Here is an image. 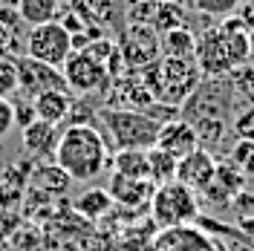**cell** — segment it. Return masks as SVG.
Returning a JSON list of instances; mask_svg holds the SVG:
<instances>
[{
  "mask_svg": "<svg viewBox=\"0 0 254 251\" xmlns=\"http://www.w3.org/2000/svg\"><path fill=\"white\" fill-rule=\"evenodd\" d=\"M35 119H38V116H35L32 101H29V104H17V107H15V125H20V130H23V127H29Z\"/></svg>",
  "mask_w": 254,
  "mask_h": 251,
  "instance_id": "obj_30",
  "label": "cell"
},
{
  "mask_svg": "<svg viewBox=\"0 0 254 251\" xmlns=\"http://www.w3.org/2000/svg\"><path fill=\"white\" fill-rule=\"evenodd\" d=\"M69 52H72V35L61 26V20L32 26L26 35V55L35 61H44L61 69L64 61L69 58Z\"/></svg>",
  "mask_w": 254,
  "mask_h": 251,
  "instance_id": "obj_8",
  "label": "cell"
},
{
  "mask_svg": "<svg viewBox=\"0 0 254 251\" xmlns=\"http://www.w3.org/2000/svg\"><path fill=\"white\" fill-rule=\"evenodd\" d=\"M249 61H254V29H249Z\"/></svg>",
  "mask_w": 254,
  "mask_h": 251,
  "instance_id": "obj_32",
  "label": "cell"
},
{
  "mask_svg": "<svg viewBox=\"0 0 254 251\" xmlns=\"http://www.w3.org/2000/svg\"><path fill=\"white\" fill-rule=\"evenodd\" d=\"M110 165L113 173L133 176V179H147V150H116Z\"/></svg>",
  "mask_w": 254,
  "mask_h": 251,
  "instance_id": "obj_23",
  "label": "cell"
},
{
  "mask_svg": "<svg viewBox=\"0 0 254 251\" xmlns=\"http://www.w3.org/2000/svg\"><path fill=\"white\" fill-rule=\"evenodd\" d=\"M61 72H64V81H66V90L75 95H93L110 87L107 66L98 58H93L90 52H84V49H72L69 52Z\"/></svg>",
  "mask_w": 254,
  "mask_h": 251,
  "instance_id": "obj_7",
  "label": "cell"
},
{
  "mask_svg": "<svg viewBox=\"0 0 254 251\" xmlns=\"http://www.w3.org/2000/svg\"><path fill=\"white\" fill-rule=\"evenodd\" d=\"M217 162H220V159L214 156L211 150L196 147V150H190L188 156L179 159L176 179H179L182 185H188L190 190H196V193H199V190L214 179V173H217Z\"/></svg>",
  "mask_w": 254,
  "mask_h": 251,
  "instance_id": "obj_13",
  "label": "cell"
},
{
  "mask_svg": "<svg viewBox=\"0 0 254 251\" xmlns=\"http://www.w3.org/2000/svg\"><path fill=\"white\" fill-rule=\"evenodd\" d=\"M119 52L130 69H144L162 58L159 32L150 23H125L119 35Z\"/></svg>",
  "mask_w": 254,
  "mask_h": 251,
  "instance_id": "obj_9",
  "label": "cell"
},
{
  "mask_svg": "<svg viewBox=\"0 0 254 251\" xmlns=\"http://www.w3.org/2000/svg\"><path fill=\"white\" fill-rule=\"evenodd\" d=\"M32 107H35V116H38L41 122L61 125L64 119H69L72 98H69V90H47V93H41V95L32 98Z\"/></svg>",
  "mask_w": 254,
  "mask_h": 251,
  "instance_id": "obj_15",
  "label": "cell"
},
{
  "mask_svg": "<svg viewBox=\"0 0 254 251\" xmlns=\"http://www.w3.org/2000/svg\"><path fill=\"white\" fill-rule=\"evenodd\" d=\"M17 66V93L35 95L47 93V90H66V81H64V72L58 66H49L44 61H35L29 55H23V58H17L15 61Z\"/></svg>",
  "mask_w": 254,
  "mask_h": 251,
  "instance_id": "obj_10",
  "label": "cell"
},
{
  "mask_svg": "<svg viewBox=\"0 0 254 251\" xmlns=\"http://www.w3.org/2000/svg\"><path fill=\"white\" fill-rule=\"evenodd\" d=\"M17 15L29 26H41L49 20H58L61 0H17Z\"/></svg>",
  "mask_w": 254,
  "mask_h": 251,
  "instance_id": "obj_17",
  "label": "cell"
},
{
  "mask_svg": "<svg viewBox=\"0 0 254 251\" xmlns=\"http://www.w3.org/2000/svg\"><path fill=\"white\" fill-rule=\"evenodd\" d=\"M243 3H246V6H254V0H243Z\"/></svg>",
  "mask_w": 254,
  "mask_h": 251,
  "instance_id": "obj_33",
  "label": "cell"
},
{
  "mask_svg": "<svg viewBox=\"0 0 254 251\" xmlns=\"http://www.w3.org/2000/svg\"><path fill=\"white\" fill-rule=\"evenodd\" d=\"M147 208H150V220H153L156 228L193 225L199 220V196H196V190L182 185L179 179L156 185Z\"/></svg>",
  "mask_w": 254,
  "mask_h": 251,
  "instance_id": "obj_6",
  "label": "cell"
},
{
  "mask_svg": "<svg viewBox=\"0 0 254 251\" xmlns=\"http://www.w3.org/2000/svg\"><path fill=\"white\" fill-rule=\"evenodd\" d=\"M136 72L142 75L147 90L156 95V101L171 104V107H179L199 87V81L205 78L193 58H159L156 63L136 69Z\"/></svg>",
  "mask_w": 254,
  "mask_h": 251,
  "instance_id": "obj_3",
  "label": "cell"
},
{
  "mask_svg": "<svg viewBox=\"0 0 254 251\" xmlns=\"http://www.w3.org/2000/svg\"><path fill=\"white\" fill-rule=\"evenodd\" d=\"M58 139H61L58 125H49V122L35 119L29 127H23V147L29 150L32 156H49V153H55Z\"/></svg>",
  "mask_w": 254,
  "mask_h": 251,
  "instance_id": "obj_16",
  "label": "cell"
},
{
  "mask_svg": "<svg viewBox=\"0 0 254 251\" xmlns=\"http://www.w3.org/2000/svg\"><path fill=\"white\" fill-rule=\"evenodd\" d=\"M228 159H231V162H234L240 171L249 176V179H254V141L234 139L231 150H228Z\"/></svg>",
  "mask_w": 254,
  "mask_h": 251,
  "instance_id": "obj_25",
  "label": "cell"
},
{
  "mask_svg": "<svg viewBox=\"0 0 254 251\" xmlns=\"http://www.w3.org/2000/svg\"><path fill=\"white\" fill-rule=\"evenodd\" d=\"M156 147L171 153L174 159L188 156L190 150L199 147V139H196V130L185 122V119H171L159 127V136H156Z\"/></svg>",
  "mask_w": 254,
  "mask_h": 251,
  "instance_id": "obj_14",
  "label": "cell"
},
{
  "mask_svg": "<svg viewBox=\"0 0 254 251\" xmlns=\"http://www.w3.org/2000/svg\"><path fill=\"white\" fill-rule=\"evenodd\" d=\"M231 133L234 139H246V141H254V104H243L234 119H231Z\"/></svg>",
  "mask_w": 254,
  "mask_h": 251,
  "instance_id": "obj_27",
  "label": "cell"
},
{
  "mask_svg": "<svg viewBox=\"0 0 254 251\" xmlns=\"http://www.w3.org/2000/svg\"><path fill=\"white\" fill-rule=\"evenodd\" d=\"M159 49H162V58H193V49H196V35L185 26V29H174L159 35Z\"/></svg>",
  "mask_w": 254,
  "mask_h": 251,
  "instance_id": "obj_18",
  "label": "cell"
},
{
  "mask_svg": "<svg viewBox=\"0 0 254 251\" xmlns=\"http://www.w3.org/2000/svg\"><path fill=\"white\" fill-rule=\"evenodd\" d=\"M188 9L179 3V0H165L156 6V15H153V29L159 35L165 32H174V29H185L188 26Z\"/></svg>",
  "mask_w": 254,
  "mask_h": 251,
  "instance_id": "obj_19",
  "label": "cell"
},
{
  "mask_svg": "<svg viewBox=\"0 0 254 251\" xmlns=\"http://www.w3.org/2000/svg\"><path fill=\"white\" fill-rule=\"evenodd\" d=\"M153 251H220L214 237L202 231V225H176V228H159L153 240Z\"/></svg>",
  "mask_w": 254,
  "mask_h": 251,
  "instance_id": "obj_11",
  "label": "cell"
},
{
  "mask_svg": "<svg viewBox=\"0 0 254 251\" xmlns=\"http://www.w3.org/2000/svg\"><path fill=\"white\" fill-rule=\"evenodd\" d=\"M228 78H231V84H234V93H237L240 107H243V104H254V61L243 63V66H237V69H231Z\"/></svg>",
  "mask_w": 254,
  "mask_h": 251,
  "instance_id": "obj_24",
  "label": "cell"
},
{
  "mask_svg": "<svg viewBox=\"0 0 254 251\" xmlns=\"http://www.w3.org/2000/svg\"><path fill=\"white\" fill-rule=\"evenodd\" d=\"M176 168H179V159H174L171 153L150 147L147 150V179L153 185H165V182H174L176 179Z\"/></svg>",
  "mask_w": 254,
  "mask_h": 251,
  "instance_id": "obj_21",
  "label": "cell"
},
{
  "mask_svg": "<svg viewBox=\"0 0 254 251\" xmlns=\"http://www.w3.org/2000/svg\"><path fill=\"white\" fill-rule=\"evenodd\" d=\"M237 110H240V101L231 78L228 75H214V78H202L199 87L179 104V119H185L188 125L205 122V119L231 122Z\"/></svg>",
  "mask_w": 254,
  "mask_h": 251,
  "instance_id": "obj_5",
  "label": "cell"
},
{
  "mask_svg": "<svg viewBox=\"0 0 254 251\" xmlns=\"http://www.w3.org/2000/svg\"><path fill=\"white\" fill-rule=\"evenodd\" d=\"M15 127V104L9 98H0V139H6Z\"/></svg>",
  "mask_w": 254,
  "mask_h": 251,
  "instance_id": "obj_29",
  "label": "cell"
},
{
  "mask_svg": "<svg viewBox=\"0 0 254 251\" xmlns=\"http://www.w3.org/2000/svg\"><path fill=\"white\" fill-rule=\"evenodd\" d=\"M17 93V66L12 58L0 55V98H9Z\"/></svg>",
  "mask_w": 254,
  "mask_h": 251,
  "instance_id": "obj_28",
  "label": "cell"
},
{
  "mask_svg": "<svg viewBox=\"0 0 254 251\" xmlns=\"http://www.w3.org/2000/svg\"><path fill=\"white\" fill-rule=\"evenodd\" d=\"M32 185L41 188V190H47V193H52V196H61V193L69 190L72 179H69L66 171L58 168V165H41V168H35V173H32Z\"/></svg>",
  "mask_w": 254,
  "mask_h": 251,
  "instance_id": "obj_20",
  "label": "cell"
},
{
  "mask_svg": "<svg viewBox=\"0 0 254 251\" xmlns=\"http://www.w3.org/2000/svg\"><path fill=\"white\" fill-rule=\"evenodd\" d=\"M159 3H165V0H159Z\"/></svg>",
  "mask_w": 254,
  "mask_h": 251,
  "instance_id": "obj_34",
  "label": "cell"
},
{
  "mask_svg": "<svg viewBox=\"0 0 254 251\" xmlns=\"http://www.w3.org/2000/svg\"><path fill=\"white\" fill-rule=\"evenodd\" d=\"M98 122L107 133V141H113L116 150H150L156 147L159 122L150 119L142 110H127V107H101L95 113Z\"/></svg>",
  "mask_w": 254,
  "mask_h": 251,
  "instance_id": "obj_4",
  "label": "cell"
},
{
  "mask_svg": "<svg viewBox=\"0 0 254 251\" xmlns=\"http://www.w3.org/2000/svg\"><path fill=\"white\" fill-rule=\"evenodd\" d=\"M193 61L205 78L228 75L243 63H249V29L240 15L222 17V23L208 26L196 38Z\"/></svg>",
  "mask_w": 254,
  "mask_h": 251,
  "instance_id": "obj_1",
  "label": "cell"
},
{
  "mask_svg": "<svg viewBox=\"0 0 254 251\" xmlns=\"http://www.w3.org/2000/svg\"><path fill=\"white\" fill-rule=\"evenodd\" d=\"M55 165L66 171L72 182H93L107 171V139L93 125H69L58 139Z\"/></svg>",
  "mask_w": 254,
  "mask_h": 251,
  "instance_id": "obj_2",
  "label": "cell"
},
{
  "mask_svg": "<svg viewBox=\"0 0 254 251\" xmlns=\"http://www.w3.org/2000/svg\"><path fill=\"white\" fill-rule=\"evenodd\" d=\"M110 208H116V205H113L107 188H90V190H84L78 199H75V211H78L81 217H87V220H98V217H104Z\"/></svg>",
  "mask_w": 254,
  "mask_h": 251,
  "instance_id": "obj_22",
  "label": "cell"
},
{
  "mask_svg": "<svg viewBox=\"0 0 254 251\" xmlns=\"http://www.w3.org/2000/svg\"><path fill=\"white\" fill-rule=\"evenodd\" d=\"M153 190H156V185L150 179H133V176H122V173H113L110 185H107L113 205H122V208H130V211L147 208Z\"/></svg>",
  "mask_w": 254,
  "mask_h": 251,
  "instance_id": "obj_12",
  "label": "cell"
},
{
  "mask_svg": "<svg viewBox=\"0 0 254 251\" xmlns=\"http://www.w3.org/2000/svg\"><path fill=\"white\" fill-rule=\"evenodd\" d=\"M190 3L205 17H231L243 6V0H190Z\"/></svg>",
  "mask_w": 254,
  "mask_h": 251,
  "instance_id": "obj_26",
  "label": "cell"
},
{
  "mask_svg": "<svg viewBox=\"0 0 254 251\" xmlns=\"http://www.w3.org/2000/svg\"><path fill=\"white\" fill-rule=\"evenodd\" d=\"M12 41H15V35H12V29L0 23V49H6L9 44H12Z\"/></svg>",
  "mask_w": 254,
  "mask_h": 251,
  "instance_id": "obj_31",
  "label": "cell"
}]
</instances>
